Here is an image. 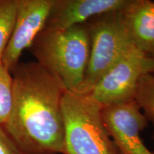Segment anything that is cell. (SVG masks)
Segmentation results:
<instances>
[{
    "mask_svg": "<svg viewBox=\"0 0 154 154\" xmlns=\"http://www.w3.org/2000/svg\"><path fill=\"white\" fill-rule=\"evenodd\" d=\"M153 10H154V2L153 3Z\"/></svg>",
    "mask_w": 154,
    "mask_h": 154,
    "instance_id": "9a60e30c",
    "label": "cell"
},
{
    "mask_svg": "<svg viewBox=\"0 0 154 154\" xmlns=\"http://www.w3.org/2000/svg\"><path fill=\"white\" fill-rule=\"evenodd\" d=\"M128 0H54L44 27L65 30L98 15L120 10Z\"/></svg>",
    "mask_w": 154,
    "mask_h": 154,
    "instance_id": "ba28073f",
    "label": "cell"
},
{
    "mask_svg": "<svg viewBox=\"0 0 154 154\" xmlns=\"http://www.w3.org/2000/svg\"><path fill=\"white\" fill-rule=\"evenodd\" d=\"M151 57H153V59H154V54H153V55H152V56H151Z\"/></svg>",
    "mask_w": 154,
    "mask_h": 154,
    "instance_id": "5bb4252c",
    "label": "cell"
},
{
    "mask_svg": "<svg viewBox=\"0 0 154 154\" xmlns=\"http://www.w3.org/2000/svg\"><path fill=\"white\" fill-rule=\"evenodd\" d=\"M153 73V58L134 49L116 63L89 94L102 107L133 101L141 76Z\"/></svg>",
    "mask_w": 154,
    "mask_h": 154,
    "instance_id": "5b68a950",
    "label": "cell"
},
{
    "mask_svg": "<svg viewBox=\"0 0 154 154\" xmlns=\"http://www.w3.org/2000/svg\"><path fill=\"white\" fill-rule=\"evenodd\" d=\"M87 24L91 47L81 94H89L116 63L137 49L125 27L121 9L94 17Z\"/></svg>",
    "mask_w": 154,
    "mask_h": 154,
    "instance_id": "277c9868",
    "label": "cell"
},
{
    "mask_svg": "<svg viewBox=\"0 0 154 154\" xmlns=\"http://www.w3.org/2000/svg\"><path fill=\"white\" fill-rule=\"evenodd\" d=\"M17 14V0H0V62L10 38Z\"/></svg>",
    "mask_w": 154,
    "mask_h": 154,
    "instance_id": "8fae6325",
    "label": "cell"
},
{
    "mask_svg": "<svg viewBox=\"0 0 154 154\" xmlns=\"http://www.w3.org/2000/svg\"><path fill=\"white\" fill-rule=\"evenodd\" d=\"M134 101L140 110L153 126L154 140V74H146L141 76L138 82Z\"/></svg>",
    "mask_w": 154,
    "mask_h": 154,
    "instance_id": "30bf717a",
    "label": "cell"
},
{
    "mask_svg": "<svg viewBox=\"0 0 154 154\" xmlns=\"http://www.w3.org/2000/svg\"><path fill=\"white\" fill-rule=\"evenodd\" d=\"M12 100V75L2 62H0V125L5 124L9 119Z\"/></svg>",
    "mask_w": 154,
    "mask_h": 154,
    "instance_id": "7c38bea8",
    "label": "cell"
},
{
    "mask_svg": "<svg viewBox=\"0 0 154 154\" xmlns=\"http://www.w3.org/2000/svg\"><path fill=\"white\" fill-rule=\"evenodd\" d=\"M153 2L128 0L121 9L123 22L137 49L146 54H154Z\"/></svg>",
    "mask_w": 154,
    "mask_h": 154,
    "instance_id": "9c48e42d",
    "label": "cell"
},
{
    "mask_svg": "<svg viewBox=\"0 0 154 154\" xmlns=\"http://www.w3.org/2000/svg\"><path fill=\"white\" fill-rule=\"evenodd\" d=\"M90 47L86 22L65 30L44 27L29 49L36 62L58 77L67 91L79 93Z\"/></svg>",
    "mask_w": 154,
    "mask_h": 154,
    "instance_id": "7a4b0ae2",
    "label": "cell"
},
{
    "mask_svg": "<svg viewBox=\"0 0 154 154\" xmlns=\"http://www.w3.org/2000/svg\"><path fill=\"white\" fill-rule=\"evenodd\" d=\"M54 0H17V14L2 62L10 72L16 69L24 50L29 49L47 23Z\"/></svg>",
    "mask_w": 154,
    "mask_h": 154,
    "instance_id": "52a82bcc",
    "label": "cell"
},
{
    "mask_svg": "<svg viewBox=\"0 0 154 154\" xmlns=\"http://www.w3.org/2000/svg\"><path fill=\"white\" fill-rule=\"evenodd\" d=\"M0 154H23L10 136L0 125Z\"/></svg>",
    "mask_w": 154,
    "mask_h": 154,
    "instance_id": "4fadbf2b",
    "label": "cell"
},
{
    "mask_svg": "<svg viewBox=\"0 0 154 154\" xmlns=\"http://www.w3.org/2000/svg\"><path fill=\"white\" fill-rule=\"evenodd\" d=\"M90 94L66 91L61 101L64 126L63 154H118Z\"/></svg>",
    "mask_w": 154,
    "mask_h": 154,
    "instance_id": "3957f363",
    "label": "cell"
},
{
    "mask_svg": "<svg viewBox=\"0 0 154 154\" xmlns=\"http://www.w3.org/2000/svg\"><path fill=\"white\" fill-rule=\"evenodd\" d=\"M103 124L118 154H154L140 137L149 124L136 102L133 100L101 109Z\"/></svg>",
    "mask_w": 154,
    "mask_h": 154,
    "instance_id": "8992f818",
    "label": "cell"
},
{
    "mask_svg": "<svg viewBox=\"0 0 154 154\" xmlns=\"http://www.w3.org/2000/svg\"><path fill=\"white\" fill-rule=\"evenodd\" d=\"M12 106L2 125L23 154H63L61 101L67 90L36 61L19 63L11 73Z\"/></svg>",
    "mask_w": 154,
    "mask_h": 154,
    "instance_id": "6da1fadb",
    "label": "cell"
}]
</instances>
